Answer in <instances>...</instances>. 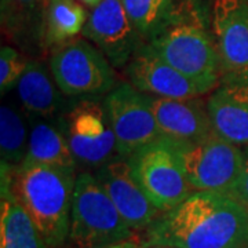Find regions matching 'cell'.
I'll return each instance as SVG.
<instances>
[{"instance_id":"cell-5","label":"cell","mask_w":248,"mask_h":248,"mask_svg":"<svg viewBox=\"0 0 248 248\" xmlns=\"http://www.w3.org/2000/svg\"><path fill=\"white\" fill-rule=\"evenodd\" d=\"M171 143L195 192L234 195L244 166V151L239 145L223 140L217 133L203 141Z\"/></svg>"},{"instance_id":"cell-2","label":"cell","mask_w":248,"mask_h":248,"mask_svg":"<svg viewBox=\"0 0 248 248\" xmlns=\"http://www.w3.org/2000/svg\"><path fill=\"white\" fill-rule=\"evenodd\" d=\"M75 182L73 171L53 166L24 161L10 167L11 190L48 248H61L69 240Z\"/></svg>"},{"instance_id":"cell-7","label":"cell","mask_w":248,"mask_h":248,"mask_svg":"<svg viewBox=\"0 0 248 248\" xmlns=\"http://www.w3.org/2000/svg\"><path fill=\"white\" fill-rule=\"evenodd\" d=\"M127 161L135 181L160 213L172 210L195 192L172 143L163 137L135 152Z\"/></svg>"},{"instance_id":"cell-23","label":"cell","mask_w":248,"mask_h":248,"mask_svg":"<svg viewBox=\"0 0 248 248\" xmlns=\"http://www.w3.org/2000/svg\"><path fill=\"white\" fill-rule=\"evenodd\" d=\"M29 61L25 60L16 48L1 46L0 51V91L6 95L10 90L16 87L21 76L27 69Z\"/></svg>"},{"instance_id":"cell-6","label":"cell","mask_w":248,"mask_h":248,"mask_svg":"<svg viewBox=\"0 0 248 248\" xmlns=\"http://www.w3.org/2000/svg\"><path fill=\"white\" fill-rule=\"evenodd\" d=\"M50 72L62 94L72 98L97 97L116 87L113 65L86 37L55 47Z\"/></svg>"},{"instance_id":"cell-13","label":"cell","mask_w":248,"mask_h":248,"mask_svg":"<svg viewBox=\"0 0 248 248\" xmlns=\"http://www.w3.org/2000/svg\"><path fill=\"white\" fill-rule=\"evenodd\" d=\"M125 69L134 87L151 97L197 98L207 94L196 81L159 57L148 43L135 51Z\"/></svg>"},{"instance_id":"cell-26","label":"cell","mask_w":248,"mask_h":248,"mask_svg":"<svg viewBox=\"0 0 248 248\" xmlns=\"http://www.w3.org/2000/svg\"><path fill=\"white\" fill-rule=\"evenodd\" d=\"M78 1L83 3L84 6H87V7H90V9H95L102 0H78Z\"/></svg>"},{"instance_id":"cell-12","label":"cell","mask_w":248,"mask_h":248,"mask_svg":"<svg viewBox=\"0 0 248 248\" xmlns=\"http://www.w3.org/2000/svg\"><path fill=\"white\" fill-rule=\"evenodd\" d=\"M94 175L134 232L145 231L161 214L135 181L127 159L117 156L95 169Z\"/></svg>"},{"instance_id":"cell-10","label":"cell","mask_w":248,"mask_h":248,"mask_svg":"<svg viewBox=\"0 0 248 248\" xmlns=\"http://www.w3.org/2000/svg\"><path fill=\"white\" fill-rule=\"evenodd\" d=\"M105 54L113 68H124L135 51L146 43L134 28L122 0H102L90 13L81 32Z\"/></svg>"},{"instance_id":"cell-14","label":"cell","mask_w":248,"mask_h":248,"mask_svg":"<svg viewBox=\"0 0 248 248\" xmlns=\"http://www.w3.org/2000/svg\"><path fill=\"white\" fill-rule=\"evenodd\" d=\"M152 108L161 137L171 142H199L215 133L207 101H203L202 97H152Z\"/></svg>"},{"instance_id":"cell-8","label":"cell","mask_w":248,"mask_h":248,"mask_svg":"<svg viewBox=\"0 0 248 248\" xmlns=\"http://www.w3.org/2000/svg\"><path fill=\"white\" fill-rule=\"evenodd\" d=\"M104 105L120 157L128 159L141 148L161 138L152 108V97L135 89L130 81L109 91Z\"/></svg>"},{"instance_id":"cell-1","label":"cell","mask_w":248,"mask_h":248,"mask_svg":"<svg viewBox=\"0 0 248 248\" xmlns=\"http://www.w3.org/2000/svg\"><path fill=\"white\" fill-rule=\"evenodd\" d=\"M141 246L248 248V207L233 196L193 192L152 222Z\"/></svg>"},{"instance_id":"cell-25","label":"cell","mask_w":248,"mask_h":248,"mask_svg":"<svg viewBox=\"0 0 248 248\" xmlns=\"http://www.w3.org/2000/svg\"><path fill=\"white\" fill-rule=\"evenodd\" d=\"M102 248H142L141 241H138L137 239L128 240V241H123V243H119V244H113V246H109V247H102Z\"/></svg>"},{"instance_id":"cell-20","label":"cell","mask_w":248,"mask_h":248,"mask_svg":"<svg viewBox=\"0 0 248 248\" xmlns=\"http://www.w3.org/2000/svg\"><path fill=\"white\" fill-rule=\"evenodd\" d=\"M29 119L27 112L11 104L0 108V157L1 164L16 169L22 164L29 145Z\"/></svg>"},{"instance_id":"cell-15","label":"cell","mask_w":248,"mask_h":248,"mask_svg":"<svg viewBox=\"0 0 248 248\" xmlns=\"http://www.w3.org/2000/svg\"><path fill=\"white\" fill-rule=\"evenodd\" d=\"M214 131L234 145H248V75L223 76L207 99Z\"/></svg>"},{"instance_id":"cell-9","label":"cell","mask_w":248,"mask_h":248,"mask_svg":"<svg viewBox=\"0 0 248 248\" xmlns=\"http://www.w3.org/2000/svg\"><path fill=\"white\" fill-rule=\"evenodd\" d=\"M78 164L98 169L117 155L116 137L104 102L81 98L62 117Z\"/></svg>"},{"instance_id":"cell-19","label":"cell","mask_w":248,"mask_h":248,"mask_svg":"<svg viewBox=\"0 0 248 248\" xmlns=\"http://www.w3.org/2000/svg\"><path fill=\"white\" fill-rule=\"evenodd\" d=\"M89 16L76 0H48L43 16V39L47 47H58L83 32Z\"/></svg>"},{"instance_id":"cell-17","label":"cell","mask_w":248,"mask_h":248,"mask_svg":"<svg viewBox=\"0 0 248 248\" xmlns=\"http://www.w3.org/2000/svg\"><path fill=\"white\" fill-rule=\"evenodd\" d=\"M0 248H48L10 185V167L1 164Z\"/></svg>"},{"instance_id":"cell-4","label":"cell","mask_w":248,"mask_h":248,"mask_svg":"<svg viewBox=\"0 0 248 248\" xmlns=\"http://www.w3.org/2000/svg\"><path fill=\"white\" fill-rule=\"evenodd\" d=\"M135 239L94 174L76 175L72 199L69 243L75 248H102Z\"/></svg>"},{"instance_id":"cell-24","label":"cell","mask_w":248,"mask_h":248,"mask_svg":"<svg viewBox=\"0 0 248 248\" xmlns=\"http://www.w3.org/2000/svg\"><path fill=\"white\" fill-rule=\"evenodd\" d=\"M233 197L248 207V145L247 149L244 151V166H243L241 178H240L239 185Z\"/></svg>"},{"instance_id":"cell-16","label":"cell","mask_w":248,"mask_h":248,"mask_svg":"<svg viewBox=\"0 0 248 248\" xmlns=\"http://www.w3.org/2000/svg\"><path fill=\"white\" fill-rule=\"evenodd\" d=\"M28 119L31 131L25 161L53 166L75 172L78 161L72 153L63 119L55 120L35 115H28Z\"/></svg>"},{"instance_id":"cell-11","label":"cell","mask_w":248,"mask_h":248,"mask_svg":"<svg viewBox=\"0 0 248 248\" xmlns=\"http://www.w3.org/2000/svg\"><path fill=\"white\" fill-rule=\"evenodd\" d=\"M211 32L223 76L248 75V0H215Z\"/></svg>"},{"instance_id":"cell-22","label":"cell","mask_w":248,"mask_h":248,"mask_svg":"<svg viewBox=\"0 0 248 248\" xmlns=\"http://www.w3.org/2000/svg\"><path fill=\"white\" fill-rule=\"evenodd\" d=\"M48 0H1V21L3 27L14 29L25 25L33 16H45ZM43 24V22H42Z\"/></svg>"},{"instance_id":"cell-27","label":"cell","mask_w":248,"mask_h":248,"mask_svg":"<svg viewBox=\"0 0 248 248\" xmlns=\"http://www.w3.org/2000/svg\"><path fill=\"white\" fill-rule=\"evenodd\" d=\"M142 248H177V247H171V246H146V247Z\"/></svg>"},{"instance_id":"cell-3","label":"cell","mask_w":248,"mask_h":248,"mask_svg":"<svg viewBox=\"0 0 248 248\" xmlns=\"http://www.w3.org/2000/svg\"><path fill=\"white\" fill-rule=\"evenodd\" d=\"M204 17L199 13L177 18L146 43L208 94L221 83L222 66L213 32Z\"/></svg>"},{"instance_id":"cell-18","label":"cell","mask_w":248,"mask_h":248,"mask_svg":"<svg viewBox=\"0 0 248 248\" xmlns=\"http://www.w3.org/2000/svg\"><path fill=\"white\" fill-rule=\"evenodd\" d=\"M21 107L28 115L55 119L62 105L61 90L45 63L29 61L27 69L17 84Z\"/></svg>"},{"instance_id":"cell-21","label":"cell","mask_w":248,"mask_h":248,"mask_svg":"<svg viewBox=\"0 0 248 248\" xmlns=\"http://www.w3.org/2000/svg\"><path fill=\"white\" fill-rule=\"evenodd\" d=\"M122 4L137 32L149 42L172 21L179 0H122Z\"/></svg>"}]
</instances>
